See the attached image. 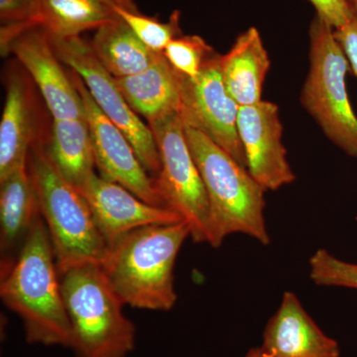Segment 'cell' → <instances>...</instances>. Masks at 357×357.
I'll list each match as a JSON object with an SVG mask.
<instances>
[{
	"label": "cell",
	"instance_id": "1",
	"mask_svg": "<svg viewBox=\"0 0 357 357\" xmlns=\"http://www.w3.org/2000/svg\"><path fill=\"white\" fill-rule=\"evenodd\" d=\"M0 297L24 326L26 342L45 347L70 345V326L50 236L41 213L6 267Z\"/></svg>",
	"mask_w": 357,
	"mask_h": 357
},
{
	"label": "cell",
	"instance_id": "2",
	"mask_svg": "<svg viewBox=\"0 0 357 357\" xmlns=\"http://www.w3.org/2000/svg\"><path fill=\"white\" fill-rule=\"evenodd\" d=\"M189 237L185 222L141 227L107 246L100 266L126 306L171 311L178 299L174 268Z\"/></svg>",
	"mask_w": 357,
	"mask_h": 357
},
{
	"label": "cell",
	"instance_id": "3",
	"mask_svg": "<svg viewBox=\"0 0 357 357\" xmlns=\"http://www.w3.org/2000/svg\"><path fill=\"white\" fill-rule=\"evenodd\" d=\"M185 132L208 195L218 248L225 237L234 234L252 237L263 245H269L264 217L266 191L248 168L203 131L185 126Z\"/></svg>",
	"mask_w": 357,
	"mask_h": 357
},
{
	"label": "cell",
	"instance_id": "4",
	"mask_svg": "<svg viewBox=\"0 0 357 357\" xmlns=\"http://www.w3.org/2000/svg\"><path fill=\"white\" fill-rule=\"evenodd\" d=\"M76 357H126L135 347L136 328L100 264L79 265L60 275Z\"/></svg>",
	"mask_w": 357,
	"mask_h": 357
},
{
	"label": "cell",
	"instance_id": "5",
	"mask_svg": "<svg viewBox=\"0 0 357 357\" xmlns=\"http://www.w3.org/2000/svg\"><path fill=\"white\" fill-rule=\"evenodd\" d=\"M28 168L59 273L79 265L100 264L107 244L83 195L61 176L41 147L28 155Z\"/></svg>",
	"mask_w": 357,
	"mask_h": 357
},
{
	"label": "cell",
	"instance_id": "6",
	"mask_svg": "<svg viewBox=\"0 0 357 357\" xmlns=\"http://www.w3.org/2000/svg\"><path fill=\"white\" fill-rule=\"evenodd\" d=\"M310 68L301 103L335 146L357 158V116L347 86L349 61L332 26L314 16L310 26Z\"/></svg>",
	"mask_w": 357,
	"mask_h": 357
},
{
	"label": "cell",
	"instance_id": "7",
	"mask_svg": "<svg viewBox=\"0 0 357 357\" xmlns=\"http://www.w3.org/2000/svg\"><path fill=\"white\" fill-rule=\"evenodd\" d=\"M149 128L161 160L154 181L162 201L189 225L195 243L218 248L208 195L188 144L182 115L152 122Z\"/></svg>",
	"mask_w": 357,
	"mask_h": 357
},
{
	"label": "cell",
	"instance_id": "8",
	"mask_svg": "<svg viewBox=\"0 0 357 357\" xmlns=\"http://www.w3.org/2000/svg\"><path fill=\"white\" fill-rule=\"evenodd\" d=\"M51 41L61 62L81 77L96 105L128 137L147 172L157 177L161 171V160L153 133L131 109L114 77L96 57L91 44L79 36L51 38Z\"/></svg>",
	"mask_w": 357,
	"mask_h": 357
},
{
	"label": "cell",
	"instance_id": "9",
	"mask_svg": "<svg viewBox=\"0 0 357 357\" xmlns=\"http://www.w3.org/2000/svg\"><path fill=\"white\" fill-rule=\"evenodd\" d=\"M220 56L213 54L204 62L199 76H184L185 126L203 131L241 165L248 168L245 153L237 129L239 105L223 83Z\"/></svg>",
	"mask_w": 357,
	"mask_h": 357
},
{
	"label": "cell",
	"instance_id": "10",
	"mask_svg": "<svg viewBox=\"0 0 357 357\" xmlns=\"http://www.w3.org/2000/svg\"><path fill=\"white\" fill-rule=\"evenodd\" d=\"M70 77L84 102V119L88 122L100 175L122 185L148 204L165 206L154 178L148 175L128 137L96 105L81 77Z\"/></svg>",
	"mask_w": 357,
	"mask_h": 357
},
{
	"label": "cell",
	"instance_id": "11",
	"mask_svg": "<svg viewBox=\"0 0 357 357\" xmlns=\"http://www.w3.org/2000/svg\"><path fill=\"white\" fill-rule=\"evenodd\" d=\"M249 173L265 191L292 184L295 173L283 143V126L278 105L261 100L239 107L237 121Z\"/></svg>",
	"mask_w": 357,
	"mask_h": 357
},
{
	"label": "cell",
	"instance_id": "12",
	"mask_svg": "<svg viewBox=\"0 0 357 357\" xmlns=\"http://www.w3.org/2000/svg\"><path fill=\"white\" fill-rule=\"evenodd\" d=\"M79 191L88 203L107 246L141 227L184 222L171 208L148 204L122 185L96 173Z\"/></svg>",
	"mask_w": 357,
	"mask_h": 357
},
{
	"label": "cell",
	"instance_id": "13",
	"mask_svg": "<svg viewBox=\"0 0 357 357\" xmlns=\"http://www.w3.org/2000/svg\"><path fill=\"white\" fill-rule=\"evenodd\" d=\"M8 52H13L34 79L53 119H84L81 95L61 67L48 33L30 28L11 42Z\"/></svg>",
	"mask_w": 357,
	"mask_h": 357
},
{
	"label": "cell",
	"instance_id": "14",
	"mask_svg": "<svg viewBox=\"0 0 357 357\" xmlns=\"http://www.w3.org/2000/svg\"><path fill=\"white\" fill-rule=\"evenodd\" d=\"M261 349L270 357H340V345L311 318L299 298L285 292L268 321Z\"/></svg>",
	"mask_w": 357,
	"mask_h": 357
},
{
	"label": "cell",
	"instance_id": "15",
	"mask_svg": "<svg viewBox=\"0 0 357 357\" xmlns=\"http://www.w3.org/2000/svg\"><path fill=\"white\" fill-rule=\"evenodd\" d=\"M122 96L148 124L174 114L184 107V75L174 69L159 54L148 69L133 76L115 79Z\"/></svg>",
	"mask_w": 357,
	"mask_h": 357
},
{
	"label": "cell",
	"instance_id": "16",
	"mask_svg": "<svg viewBox=\"0 0 357 357\" xmlns=\"http://www.w3.org/2000/svg\"><path fill=\"white\" fill-rule=\"evenodd\" d=\"M270 65L261 35L255 27L241 33L230 50L220 56L223 83L239 107L261 102L263 84Z\"/></svg>",
	"mask_w": 357,
	"mask_h": 357
},
{
	"label": "cell",
	"instance_id": "17",
	"mask_svg": "<svg viewBox=\"0 0 357 357\" xmlns=\"http://www.w3.org/2000/svg\"><path fill=\"white\" fill-rule=\"evenodd\" d=\"M40 215L28 159L0 180V246L11 250L23 243Z\"/></svg>",
	"mask_w": 357,
	"mask_h": 357
},
{
	"label": "cell",
	"instance_id": "18",
	"mask_svg": "<svg viewBox=\"0 0 357 357\" xmlns=\"http://www.w3.org/2000/svg\"><path fill=\"white\" fill-rule=\"evenodd\" d=\"M119 18L114 7L103 0H40L38 9L26 30L38 27L51 38L79 36Z\"/></svg>",
	"mask_w": 357,
	"mask_h": 357
},
{
	"label": "cell",
	"instance_id": "19",
	"mask_svg": "<svg viewBox=\"0 0 357 357\" xmlns=\"http://www.w3.org/2000/svg\"><path fill=\"white\" fill-rule=\"evenodd\" d=\"M54 167L77 190L95 174V153L86 119H53L45 150Z\"/></svg>",
	"mask_w": 357,
	"mask_h": 357
},
{
	"label": "cell",
	"instance_id": "20",
	"mask_svg": "<svg viewBox=\"0 0 357 357\" xmlns=\"http://www.w3.org/2000/svg\"><path fill=\"white\" fill-rule=\"evenodd\" d=\"M34 132L31 102L24 84L11 77L0 122V180L28 159Z\"/></svg>",
	"mask_w": 357,
	"mask_h": 357
},
{
	"label": "cell",
	"instance_id": "21",
	"mask_svg": "<svg viewBox=\"0 0 357 357\" xmlns=\"http://www.w3.org/2000/svg\"><path fill=\"white\" fill-rule=\"evenodd\" d=\"M100 64L114 79L139 74L158 57L117 18L96 30L91 43Z\"/></svg>",
	"mask_w": 357,
	"mask_h": 357
},
{
	"label": "cell",
	"instance_id": "22",
	"mask_svg": "<svg viewBox=\"0 0 357 357\" xmlns=\"http://www.w3.org/2000/svg\"><path fill=\"white\" fill-rule=\"evenodd\" d=\"M115 13L145 46L154 53L162 54L170 42L180 36V13H174L168 22L142 15L121 7H114Z\"/></svg>",
	"mask_w": 357,
	"mask_h": 357
},
{
	"label": "cell",
	"instance_id": "23",
	"mask_svg": "<svg viewBox=\"0 0 357 357\" xmlns=\"http://www.w3.org/2000/svg\"><path fill=\"white\" fill-rule=\"evenodd\" d=\"M164 57L171 66L189 79H196L202 68L211 56L215 54L213 48L198 35L176 37L167 46Z\"/></svg>",
	"mask_w": 357,
	"mask_h": 357
},
{
	"label": "cell",
	"instance_id": "24",
	"mask_svg": "<svg viewBox=\"0 0 357 357\" xmlns=\"http://www.w3.org/2000/svg\"><path fill=\"white\" fill-rule=\"evenodd\" d=\"M310 277L314 284L326 287L357 290V264L338 259L326 249H319L309 260Z\"/></svg>",
	"mask_w": 357,
	"mask_h": 357
},
{
	"label": "cell",
	"instance_id": "25",
	"mask_svg": "<svg viewBox=\"0 0 357 357\" xmlns=\"http://www.w3.org/2000/svg\"><path fill=\"white\" fill-rule=\"evenodd\" d=\"M40 0H0L1 52L7 53L9 45L24 32L34 18Z\"/></svg>",
	"mask_w": 357,
	"mask_h": 357
},
{
	"label": "cell",
	"instance_id": "26",
	"mask_svg": "<svg viewBox=\"0 0 357 357\" xmlns=\"http://www.w3.org/2000/svg\"><path fill=\"white\" fill-rule=\"evenodd\" d=\"M317 11V16L326 21L333 29L342 27L354 15L349 0H309Z\"/></svg>",
	"mask_w": 357,
	"mask_h": 357
},
{
	"label": "cell",
	"instance_id": "27",
	"mask_svg": "<svg viewBox=\"0 0 357 357\" xmlns=\"http://www.w3.org/2000/svg\"><path fill=\"white\" fill-rule=\"evenodd\" d=\"M335 39L347 56L349 67L357 77V15L354 13L351 20L342 27L333 29Z\"/></svg>",
	"mask_w": 357,
	"mask_h": 357
},
{
	"label": "cell",
	"instance_id": "28",
	"mask_svg": "<svg viewBox=\"0 0 357 357\" xmlns=\"http://www.w3.org/2000/svg\"><path fill=\"white\" fill-rule=\"evenodd\" d=\"M112 7H121V8L128 9V10L138 13L137 6L133 0H103Z\"/></svg>",
	"mask_w": 357,
	"mask_h": 357
},
{
	"label": "cell",
	"instance_id": "29",
	"mask_svg": "<svg viewBox=\"0 0 357 357\" xmlns=\"http://www.w3.org/2000/svg\"><path fill=\"white\" fill-rule=\"evenodd\" d=\"M245 357H270L268 356L261 347H258V349H252L248 351V354H246Z\"/></svg>",
	"mask_w": 357,
	"mask_h": 357
},
{
	"label": "cell",
	"instance_id": "30",
	"mask_svg": "<svg viewBox=\"0 0 357 357\" xmlns=\"http://www.w3.org/2000/svg\"><path fill=\"white\" fill-rule=\"evenodd\" d=\"M349 2H351L352 9L357 15V0H349Z\"/></svg>",
	"mask_w": 357,
	"mask_h": 357
}]
</instances>
